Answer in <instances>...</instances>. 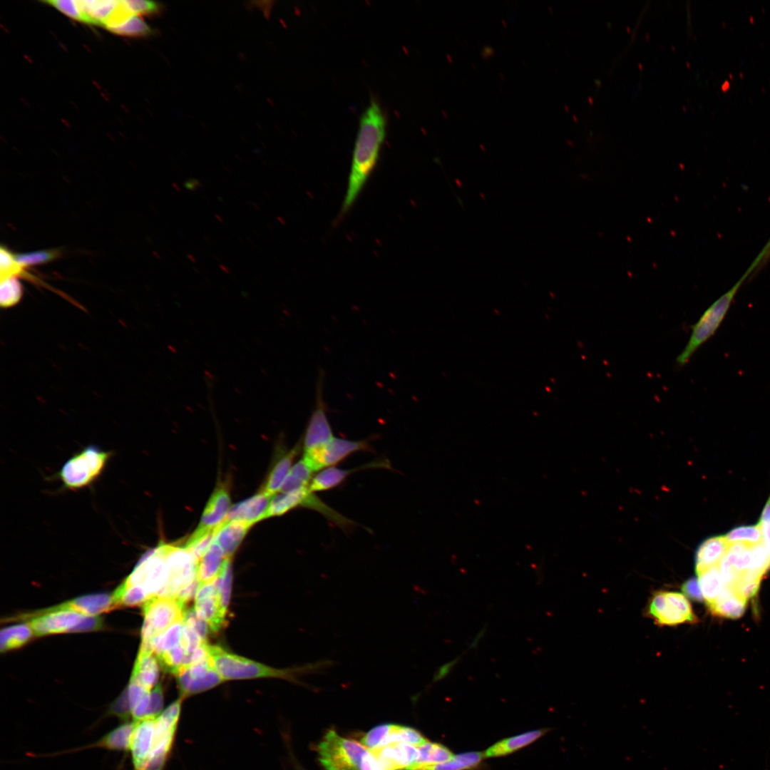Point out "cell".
Segmentation results:
<instances>
[{"instance_id": "6da1fadb", "label": "cell", "mask_w": 770, "mask_h": 770, "mask_svg": "<svg viewBox=\"0 0 770 770\" xmlns=\"http://www.w3.org/2000/svg\"><path fill=\"white\" fill-rule=\"evenodd\" d=\"M346 191L339 217L357 200L379 159L386 133V118L380 104L372 99L359 119Z\"/></svg>"}, {"instance_id": "7a4b0ae2", "label": "cell", "mask_w": 770, "mask_h": 770, "mask_svg": "<svg viewBox=\"0 0 770 770\" xmlns=\"http://www.w3.org/2000/svg\"><path fill=\"white\" fill-rule=\"evenodd\" d=\"M207 650L214 668L224 681L279 677L302 684L298 676L322 673L334 664L332 660L323 659L295 668L276 669L230 653L219 646L207 645Z\"/></svg>"}, {"instance_id": "3957f363", "label": "cell", "mask_w": 770, "mask_h": 770, "mask_svg": "<svg viewBox=\"0 0 770 770\" xmlns=\"http://www.w3.org/2000/svg\"><path fill=\"white\" fill-rule=\"evenodd\" d=\"M753 272L754 268L751 265L737 282L713 302L693 324L687 344L676 358L678 366H684L694 352L715 334L726 317L738 290Z\"/></svg>"}, {"instance_id": "277c9868", "label": "cell", "mask_w": 770, "mask_h": 770, "mask_svg": "<svg viewBox=\"0 0 770 770\" xmlns=\"http://www.w3.org/2000/svg\"><path fill=\"white\" fill-rule=\"evenodd\" d=\"M111 453L96 445L87 446L63 463L57 477L68 490L86 488L102 474Z\"/></svg>"}, {"instance_id": "5b68a950", "label": "cell", "mask_w": 770, "mask_h": 770, "mask_svg": "<svg viewBox=\"0 0 770 770\" xmlns=\"http://www.w3.org/2000/svg\"><path fill=\"white\" fill-rule=\"evenodd\" d=\"M185 605L177 599L157 595L147 600L143 604L144 621L140 649L153 652L154 640L173 624L185 619Z\"/></svg>"}, {"instance_id": "8992f818", "label": "cell", "mask_w": 770, "mask_h": 770, "mask_svg": "<svg viewBox=\"0 0 770 770\" xmlns=\"http://www.w3.org/2000/svg\"><path fill=\"white\" fill-rule=\"evenodd\" d=\"M166 548L167 544L160 543L156 547L147 550L121 585H140L150 597L158 595L164 587L169 574Z\"/></svg>"}, {"instance_id": "52a82bcc", "label": "cell", "mask_w": 770, "mask_h": 770, "mask_svg": "<svg viewBox=\"0 0 770 770\" xmlns=\"http://www.w3.org/2000/svg\"><path fill=\"white\" fill-rule=\"evenodd\" d=\"M317 749L324 770H359L361 759L369 750L361 743L342 737L332 729L326 732Z\"/></svg>"}, {"instance_id": "ba28073f", "label": "cell", "mask_w": 770, "mask_h": 770, "mask_svg": "<svg viewBox=\"0 0 770 770\" xmlns=\"http://www.w3.org/2000/svg\"><path fill=\"white\" fill-rule=\"evenodd\" d=\"M183 700L179 697L156 718L153 749L145 770H164L175 741Z\"/></svg>"}, {"instance_id": "9c48e42d", "label": "cell", "mask_w": 770, "mask_h": 770, "mask_svg": "<svg viewBox=\"0 0 770 770\" xmlns=\"http://www.w3.org/2000/svg\"><path fill=\"white\" fill-rule=\"evenodd\" d=\"M166 559L169 574L168 580L160 592V597L176 599L178 595L197 580V561L185 548L167 544Z\"/></svg>"}, {"instance_id": "30bf717a", "label": "cell", "mask_w": 770, "mask_h": 770, "mask_svg": "<svg viewBox=\"0 0 770 770\" xmlns=\"http://www.w3.org/2000/svg\"><path fill=\"white\" fill-rule=\"evenodd\" d=\"M647 612L660 626H676L697 621L687 597L677 592H654L648 604Z\"/></svg>"}, {"instance_id": "8fae6325", "label": "cell", "mask_w": 770, "mask_h": 770, "mask_svg": "<svg viewBox=\"0 0 770 770\" xmlns=\"http://www.w3.org/2000/svg\"><path fill=\"white\" fill-rule=\"evenodd\" d=\"M324 374L320 371L316 384L314 406L302 441L304 453L322 448L334 437L324 400Z\"/></svg>"}, {"instance_id": "7c38bea8", "label": "cell", "mask_w": 770, "mask_h": 770, "mask_svg": "<svg viewBox=\"0 0 770 770\" xmlns=\"http://www.w3.org/2000/svg\"><path fill=\"white\" fill-rule=\"evenodd\" d=\"M176 676L180 697L183 699L208 690L224 682L214 668L209 655L181 668Z\"/></svg>"}, {"instance_id": "4fadbf2b", "label": "cell", "mask_w": 770, "mask_h": 770, "mask_svg": "<svg viewBox=\"0 0 770 770\" xmlns=\"http://www.w3.org/2000/svg\"><path fill=\"white\" fill-rule=\"evenodd\" d=\"M370 439L351 441L334 437L322 448L310 453H304L303 457L317 472L324 468L332 467L346 458L351 454L358 451H371Z\"/></svg>"}, {"instance_id": "5bb4252c", "label": "cell", "mask_w": 770, "mask_h": 770, "mask_svg": "<svg viewBox=\"0 0 770 770\" xmlns=\"http://www.w3.org/2000/svg\"><path fill=\"white\" fill-rule=\"evenodd\" d=\"M86 615L71 610L38 612L28 622L37 636L73 632Z\"/></svg>"}, {"instance_id": "9a60e30c", "label": "cell", "mask_w": 770, "mask_h": 770, "mask_svg": "<svg viewBox=\"0 0 770 770\" xmlns=\"http://www.w3.org/2000/svg\"><path fill=\"white\" fill-rule=\"evenodd\" d=\"M194 609L212 632L222 627L227 612L221 606L215 580L200 585L195 596Z\"/></svg>"}, {"instance_id": "2e32d148", "label": "cell", "mask_w": 770, "mask_h": 770, "mask_svg": "<svg viewBox=\"0 0 770 770\" xmlns=\"http://www.w3.org/2000/svg\"><path fill=\"white\" fill-rule=\"evenodd\" d=\"M369 751L382 770H404L414 765L419 756L418 747L405 742L393 743Z\"/></svg>"}, {"instance_id": "e0dca14e", "label": "cell", "mask_w": 770, "mask_h": 770, "mask_svg": "<svg viewBox=\"0 0 770 770\" xmlns=\"http://www.w3.org/2000/svg\"><path fill=\"white\" fill-rule=\"evenodd\" d=\"M156 718L135 721L136 725L130 747L135 770H145L153 749Z\"/></svg>"}, {"instance_id": "ac0fdd59", "label": "cell", "mask_w": 770, "mask_h": 770, "mask_svg": "<svg viewBox=\"0 0 770 770\" xmlns=\"http://www.w3.org/2000/svg\"><path fill=\"white\" fill-rule=\"evenodd\" d=\"M273 496L263 491L230 507L225 521L237 520L250 525L267 518Z\"/></svg>"}, {"instance_id": "d6986e66", "label": "cell", "mask_w": 770, "mask_h": 770, "mask_svg": "<svg viewBox=\"0 0 770 770\" xmlns=\"http://www.w3.org/2000/svg\"><path fill=\"white\" fill-rule=\"evenodd\" d=\"M375 468L391 469V466L390 462L387 459H385L376 460L359 467L348 470L340 469L332 466L328 467L314 476L310 482L309 489L312 493L329 491L339 486L346 480L348 476L354 472L363 469Z\"/></svg>"}, {"instance_id": "ffe728a7", "label": "cell", "mask_w": 770, "mask_h": 770, "mask_svg": "<svg viewBox=\"0 0 770 770\" xmlns=\"http://www.w3.org/2000/svg\"><path fill=\"white\" fill-rule=\"evenodd\" d=\"M230 508L228 491L223 487L216 488L207 501L197 530H216L225 521Z\"/></svg>"}, {"instance_id": "44dd1931", "label": "cell", "mask_w": 770, "mask_h": 770, "mask_svg": "<svg viewBox=\"0 0 770 770\" xmlns=\"http://www.w3.org/2000/svg\"><path fill=\"white\" fill-rule=\"evenodd\" d=\"M114 605L112 595L95 594L82 596L43 611L71 610L86 616H97Z\"/></svg>"}, {"instance_id": "7402d4cb", "label": "cell", "mask_w": 770, "mask_h": 770, "mask_svg": "<svg viewBox=\"0 0 770 770\" xmlns=\"http://www.w3.org/2000/svg\"><path fill=\"white\" fill-rule=\"evenodd\" d=\"M251 525L244 522L225 521L216 529L215 540L222 549L226 558H232Z\"/></svg>"}, {"instance_id": "603a6c76", "label": "cell", "mask_w": 770, "mask_h": 770, "mask_svg": "<svg viewBox=\"0 0 770 770\" xmlns=\"http://www.w3.org/2000/svg\"><path fill=\"white\" fill-rule=\"evenodd\" d=\"M729 544L725 536L712 537L701 544L697 551L696 571L697 574L718 565L728 551Z\"/></svg>"}, {"instance_id": "cb8c5ba5", "label": "cell", "mask_w": 770, "mask_h": 770, "mask_svg": "<svg viewBox=\"0 0 770 770\" xmlns=\"http://www.w3.org/2000/svg\"><path fill=\"white\" fill-rule=\"evenodd\" d=\"M302 447V442L299 441L292 449L286 451L279 457L270 471L262 491L273 496L280 491L292 468V464L301 451Z\"/></svg>"}, {"instance_id": "d4e9b609", "label": "cell", "mask_w": 770, "mask_h": 770, "mask_svg": "<svg viewBox=\"0 0 770 770\" xmlns=\"http://www.w3.org/2000/svg\"><path fill=\"white\" fill-rule=\"evenodd\" d=\"M746 605V600L738 595L734 587L723 586L716 600L708 607L714 615L735 619L744 614Z\"/></svg>"}, {"instance_id": "484cf974", "label": "cell", "mask_w": 770, "mask_h": 770, "mask_svg": "<svg viewBox=\"0 0 770 770\" xmlns=\"http://www.w3.org/2000/svg\"><path fill=\"white\" fill-rule=\"evenodd\" d=\"M159 677V666L154 653L140 649L130 680L150 692Z\"/></svg>"}, {"instance_id": "4316f807", "label": "cell", "mask_w": 770, "mask_h": 770, "mask_svg": "<svg viewBox=\"0 0 770 770\" xmlns=\"http://www.w3.org/2000/svg\"><path fill=\"white\" fill-rule=\"evenodd\" d=\"M227 558L220 545L214 540L197 564V579L200 585L214 580Z\"/></svg>"}, {"instance_id": "83f0119b", "label": "cell", "mask_w": 770, "mask_h": 770, "mask_svg": "<svg viewBox=\"0 0 770 770\" xmlns=\"http://www.w3.org/2000/svg\"><path fill=\"white\" fill-rule=\"evenodd\" d=\"M135 725V721L120 724L95 742L93 746L109 750L126 751L130 747Z\"/></svg>"}, {"instance_id": "f1b7e54d", "label": "cell", "mask_w": 770, "mask_h": 770, "mask_svg": "<svg viewBox=\"0 0 770 770\" xmlns=\"http://www.w3.org/2000/svg\"><path fill=\"white\" fill-rule=\"evenodd\" d=\"M545 732L546 729L534 730L500 741L485 751V756L495 757L512 753L533 742Z\"/></svg>"}, {"instance_id": "f546056e", "label": "cell", "mask_w": 770, "mask_h": 770, "mask_svg": "<svg viewBox=\"0 0 770 770\" xmlns=\"http://www.w3.org/2000/svg\"><path fill=\"white\" fill-rule=\"evenodd\" d=\"M481 752H468L454 755L448 761L433 765H413L404 770H466L478 765L484 758Z\"/></svg>"}, {"instance_id": "4dcf8cb0", "label": "cell", "mask_w": 770, "mask_h": 770, "mask_svg": "<svg viewBox=\"0 0 770 770\" xmlns=\"http://www.w3.org/2000/svg\"><path fill=\"white\" fill-rule=\"evenodd\" d=\"M314 473V470L302 457L292 467L279 491L289 493L309 486Z\"/></svg>"}, {"instance_id": "1f68e13d", "label": "cell", "mask_w": 770, "mask_h": 770, "mask_svg": "<svg viewBox=\"0 0 770 770\" xmlns=\"http://www.w3.org/2000/svg\"><path fill=\"white\" fill-rule=\"evenodd\" d=\"M309 486L294 492L274 495L272 498L267 513V518L283 515L290 510L302 505Z\"/></svg>"}, {"instance_id": "d6a6232c", "label": "cell", "mask_w": 770, "mask_h": 770, "mask_svg": "<svg viewBox=\"0 0 770 770\" xmlns=\"http://www.w3.org/2000/svg\"><path fill=\"white\" fill-rule=\"evenodd\" d=\"M118 1H76V4L86 19L87 24L102 25L115 8Z\"/></svg>"}, {"instance_id": "836d02e7", "label": "cell", "mask_w": 770, "mask_h": 770, "mask_svg": "<svg viewBox=\"0 0 770 770\" xmlns=\"http://www.w3.org/2000/svg\"><path fill=\"white\" fill-rule=\"evenodd\" d=\"M698 582L707 605L717 597L723 587L719 566L708 568L698 574Z\"/></svg>"}, {"instance_id": "e575fe53", "label": "cell", "mask_w": 770, "mask_h": 770, "mask_svg": "<svg viewBox=\"0 0 770 770\" xmlns=\"http://www.w3.org/2000/svg\"><path fill=\"white\" fill-rule=\"evenodd\" d=\"M427 741L428 740L415 729L392 724L391 730L384 738L379 747L397 742H405L419 747Z\"/></svg>"}, {"instance_id": "d590c367", "label": "cell", "mask_w": 770, "mask_h": 770, "mask_svg": "<svg viewBox=\"0 0 770 770\" xmlns=\"http://www.w3.org/2000/svg\"><path fill=\"white\" fill-rule=\"evenodd\" d=\"M34 635L28 622L4 628L1 632V650L3 652L19 647L27 642Z\"/></svg>"}, {"instance_id": "8d00e7d4", "label": "cell", "mask_w": 770, "mask_h": 770, "mask_svg": "<svg viewBox=\"0 0 770 770\" xmlns=\"http://www.w3.org/2000/svg\"><path fill=\"white\" fill-rule=\"evenodd\" d=\"M24 295V287L19 278L9 276L0 278V304L7 309L16 305Z\"/></svg>"}, {"instance_id": "74e56055", "label": "cell", "mask_w": 770, "mask_h": 770, "mask_svg": "<svg viewBox=\"0 0 770 770\" xmlns=\"http://www.w3.org/2000/svg\"><path fill=\"white\" fill-rule=\"evenodd\" d=\"M419 756L414 765H433L449 761L453 754L446 746L427 741L418 747Z\"/></svg>"}, {"instance_id": "f35d334b", "label": "cell", "mask_w": 770, "mask_h": 770, "mask_svg": "<svg viewBox=\"0 0 770 770\" xmlns=\"http://www.w3.org/2000/svg\"><path fill=\"white\" fill-rule=\"evenodd\" d=\"M62 255V248L56 247L24 253H14V257L21 266L28 269V267L49 263L61 257Z\"/></svg>"}, {"instance_id": "ab89813d", "label": "cell", "mask_w": 770, "mask_h": 770, "mask_svg": "<svg viewBox=\"0 0 770 770\" xmlns=\"http://www.w3.org/2000/svg\"><path fill=\"white\" fill-rule=\"evenodd\" d=\"M725 538L729 545L742 543L754 546L763 542L760 525H741L731 530Z\"/></svg>"}, {"instance_id": "60d3db41", "label": "cell", "mask_w": 770, "mask_h": 770, "mask_svg": "<svg viewBox=\"0 0 770 770\" xmlns=\"http://www.w3.org/2000/svg\"><path fill=\"white\" fill-rule=\"evenodd\" d=\"M183 627L184 620L175 622L157 637L152 645L154 654L157 655L179 645L182 638Z\"/></svg>"}, {"instance_id": "b9f144b4", "label": "cell", "mask_w": 770, "mask_h": 770, "mask_svg": "<svg viewBox=\"0 0 770 770\" xmlns=\"http://www.w3.org/2000/svg\"><path fill=\"white\" fill-rule=\"evenodd\" d=\"M107 29L117 35L133 37L148 36L153 33V29L138 15L133 16L118 26Z\"/></svg>"}, {"instance_id": "7bdbcfd3", "label": "cell", "mask_w": 770, "mask_h": 770, "mask_svg": "<svg viewBox=\"0 0 770 770\" xmlns=\"http://www.w3.org/2000/svg\"><path fill=\"white\" fill-rule=\"evenodd\" d=\"M156 656L164 669L176 675L183 667L186 653L181 644H180L175 647L160 653Z\"/></svg>"}, {"instance_id": "ee69618b", "label": "cell", "mask_w": 770, "mask_h": 770, "mask_svg": "<svg viewBox=\"0 0 770 770\" xmlns=\"http://www.w3.org/2000/svg\"><path fill=\"white\" fill-rule=\"evenodd\" d=\"M770 568V553L763 542L751 547V563L747 570L762 577Z\"/></svg>"}, {"instance_id": "f6af8a7d", "label": "cell", "mask_w": 770, "mask_h": 770, "mask_svg": "<svg viewBox=\"0 0 770 770\" xmlns=\"http://www.w3.org/2000/svg\"><path fill=\"white\" fill-rule=\"evenodd\" d=\"M134 15L135 14L125 4L124 1H118L113 11L103 21L101 26H104L106 29L116 27L125 23Z\"/></svg>"}, {"instance_id": "bcb514c9", "label": "cell", "mask_w": 770, "mask_h": 770, "mask_svg": "<svg viewBox=\"0 0 770 770\" xmlns=\"http://www.w3.org/2000/svg\"><path fill=\"white\" fill-rule=\"evenodd\" d=\"M45 4H48L60 12L63 13L68 17L87 24L86 19L79 10L76 1L71 0H48L42 1Z\"/></svg>"}, {"instance_id": "7dc6e473", "label": "cell", "mask_w": 770, "mask_h": 770, "mask_svg": "<svg viewBox=\"0 0 770 770\" xmlns=\"http://www.w3.org/2000/svg\"><path fill=\"white\" fill-rule=\"evenodd\" d=\"M392 724H383L376 726L361 738V744L369 750L379 746L384 738L389 732Z\"/></svg>"}, {"instance_id": "c3c4849f", "label": "cell", "mask_w": 770, "mask_h": 770, "mask_svg": "<svg viewBox=\"0 0 770 770\" xmlns=\"http://www.w3.org/2000/svg\"><path fill=\"white\" fill-rule=\"evenodd\" d=\"M125 4L135 15H153L160 11L159 3L152 1L127 0Z\"/></svg>"}, {"instance_id": "681fc988", "label": "cell", "mask_w": 770, "mask_h": 770, "mask_svg": "<svg viewBox=\"0 0 770 770\" xmlns=\"http://www.w3.org/2000/svg\"><path fill=\"white\" fill-rule=\"evenodd\" d=\"M184 623L193 629L203 640L206 641L208 625L197 615L194 607L186 610Z\"/></svg>"}, {"instance_id": "f907efd6", "label": "cell", "mask_w": 770, "mask_h": 770, "mask_svg": "<svg viewBox=\"0 0 770 770\" xmlns=\"http://www.w3.org/2000/svg\"><path fill=\"white\" fill-rule=\"evenodd\" d=\"M163 692L161 685L158 684L150 692L147 718H156L163 712Z\"/></svg>"}, {"instance_id": "816d5d0a", "label": "cell", "mask_w": 770, "mask_h": 770, "mask_svg": "<svg viewBox=\"0 0 770 770\" xmlns=\"http://www.w3.org/2000/svg\"><path fill=\"white\" fill-rule=\"evenodd\" d=\"M110 713L128 722L132 717L131 710L127 696V693L122 694L111 706Z\"/></svg>"}, {"instance_id": "f5cc1de1", "label": "cell", "mask_w": 770, "mask_h": 770, "mask_svg": "<svg viewBox=\"0 0 770 770\" xmlns=\"http://www.w3.org/2000/svg\"><path fill=\"white\" fill-rule=\"evenodd\" d=\"M150 692L145 689L142 685L138 682L130 680L127 689V696L130 707V710L137 705V704L143 699V697Z\"/></svg>"}, {"instance_id": "db71d44e", "label": "cell", "mask_w": 770, "mask_h": 770, "mask_svg": "<svg viewBox=\"0 0 770 770\" xmlns=\"http://www.w3.org/2000/svg\"><path fill=\"white\" fill-rule=\"evenodd\" d=\"M761 580L744 581L739 580L734 587L735 591L741 597L747 600L753 597L758 591Z\"/></svg>"}, {"instance_id": "11a10c76", "label": "cell", "mask_w": 770, "mask_h": 770, "mask_svg": "<svg viewBox=\"0 0 770 770\" xmlns=\"http://www.w3.org/2000/svg\"><path fill=\"white\" fill-rule=\"evenodd\" d=\"M682 590L684 595L694 600L701 601L704 599L698 580L696 578H691L686 581L682 586Z\"/></svg>"}, {"instance_id": "9f6ffc18", "label": "cell", "mask_w": 770, "mask_h": 770, "mask_svg": "<svg viewBox=\"0 0 770 770\" xmlns=\"http://www.w3.org/2000/svg\"><path fill=\"white\" fill-rule=\"evenodd\" d=\"M461 658V655H459L454 659L446 662L440 667H438L433 675L432 683L438 682L447 677L451 672L454 666L458 662Z\"/></svg>"}, {"instance_id": "6f0895ef", "label": "cell", "mask_w": 770, "mask_h": 770, "mask_svg": "<svg viewBox=\"0 0 770 770\" xmlns=\"http://www.w3.org/2000/svg\"><path fill=\"white\" fill-rule=\"evenodd\" d=\"M101 626V619L97 616H86L76 626L74 631L93 630ZM73 631V632H74Z\"/></svg>"}, {"instance_id": "680465c9", "label": "cell", "mask_w": 770, "mask_h": 770, "mask_svg": "<svg viewBox=\"0 0 770 770\" xmlns=\"http://www.w3.org/2000/svg\"><path fill=\"white\" fill-rule=\"evenodd\" d=\"M359 770H382V769L376 757L368 750L361 759Z\"/></svg>"}, {"instance_id": "91938a15", "label": "cell", "mask_w": 770, "mask_h": 770, "mask_svg": "<svg viewBox=\"0 0 770 770\" xmlns=\"http://www.w3.org/2000/svg\"><path fill=\"white\" fill-rule=\"evenodd\" d=\"M759 525L761 530L763 543L770 553V520L762 522L759 521Z\"/></svg>"}, {"instance_id": "94428289", "label": "cell", "mask_w": 770, "mask_h": 770, "mask_svg": "<svg viewBox=\"0 0 770 770\" xmlns=\"http://www.w3.org/2000/svg\"><path fill=\"white\" fill-rule=\"evenodd\" d=\"M761 266H764L770 260V239L759 254Z\"/></svg>"}, {"instance_id": "6125c7cd", "label": "cell", "mask_w": 770, "mask_h": 770, "mask_svg": "<svg viewBox=\"0 0 770 770\" xmlns=\"http://www.w3.org/2000/svg\"><path fill=\"white\" fill-rule=\"evenodd\" d=\"M770 520V496H769L768 500L766 501V505H765V506H764V509L762 510L759 521L762 522V521H766V520Z\"/></svg>"}, {"instance_id": "be15d7a7", "label": "cell", "mask_w": 770, "mask_h": 770, "mask_svg": "<svg viewBox=\"0 0 770 770\" xmlns=\"http://www.w3.org/2000/svg\"><path fill=\"white\" fill-rule=\"evenodd\" d=\"M184 185L187 189L194 190L199 188L200 182L196 179H189L185 183Z\"/></svg>"}, {"instance_id": "e7e4bbea", "label": "cell", "mask_w": 770, "mask_h": 770, "mask_svg": "<svg viewBox=\"0 0 770 770\" xmlns=\"http://www.w3.org/2000/svg\"><path fill=\"white\" fill-rule=\"evenodd\" d=\"M294 764L297 770H304L299 764H297L296 762Z\"/></svg>"}, {"instance_id": "03108f58", "label": "cell", "mask_w": 770, "mask_h": 770, "mask_svg": "<svg viewBox=\"0 0 770 770\" xmlns=\"http://www.w3.org/2000/svg\"></svg>"}]
</instances>
